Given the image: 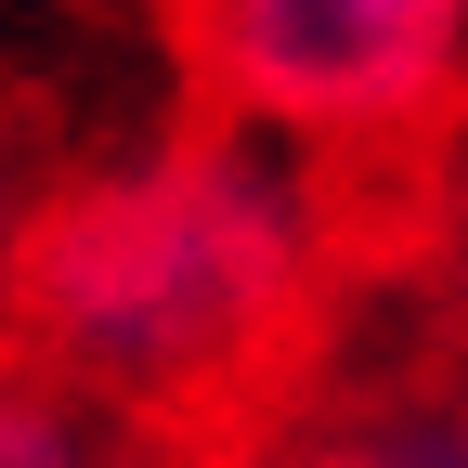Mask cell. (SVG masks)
<instances>
[{"label": "cell", "instance_id": "obj_1", "mask_svg": "<svg viewBox=\"0 0 468 468\" xmlns=\"http://www.w3.org/2000/svg\"><path fill=\"white\" fill-rule=\"evenodd\" d=\"M300 156L313 144L221 117L196 144L117 156L39 196L14 300H0L14 365L117 403L156 442L261 403L325 286V196Z\"/></svg>", "mask_w": 468, "mask_h": 468}, {"label": "cell", "instance_id": "obj_4", "mask_svg": "<svg viewBox=\"0 0 468 468\" xmlns=\"http://www.w3.org/2000/svg\"><path fill=\"white\" fill-rule=\"evenodd\" d=\"M0 468H169V442L39 365H0Z\"/></svg>", "mask_w": 468, "mask_h": 468}, {"label": "cell", "instance_id": "obj_3", "mask_svg": "<svg viewBox=\"0 0 468 468\" xmlns=\"http://www.w3.org/2000/svg\"><path fill=\"white\" fill-rule=\"evenodd\" d=\"M261 468H468V378L442 365L338 378L261 442Z\"/></svg>", "mask_w": 468, "mask_h": 468}, {"label": "cell", "instance_id": "obj_2", "mask_svg": "<svg viewBox=\"0 0 468 468\" xmlns=\"http://www.w3.org/2000/svg\"><path fill=\"white\" fill-rule=\"evenodd\" d=\"M221 117L286 144H378L468 91V0H196Z\"/></svg>", "mask_w": 468, "mask_h": 468}, {"label": "cell", "instance_id": "obj_5", "mask_svg": "<svg viewBox=\"0 0 468 468\" xmlns=\"http://www.w3.org/2000/svg\"><path fill=\"white\" fill-rule=\"evenodd\" d=\"M14 261H27V196H14V169H0V300H14Z\"/></svg>", "mask_w": 468, "mask_h": 468}]
</instances>
